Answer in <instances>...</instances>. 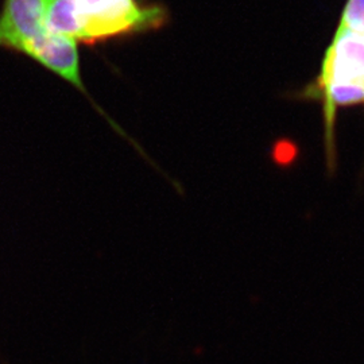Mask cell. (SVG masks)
I'll use <instances>...</instances> for the list:
<instances>
[{
	"label": "cell",
	"mask_w": 364,
	"mask_h": 364,
	"mask_svg": "<svg viewBox=\"0 0 364 364\" xmlns=\"http://www.w3.org/2000/svg\"><path fill=\"white\" fill-rule=\"evenodd\" d=\"M338 27L364 33V0H347Z\"/></svg>",
	"instance_id": "5b68a950"
},
{
	"label": "cell",
	"mask_w": 364,
	"mask_h": 364,
	"mask_svg": "<svg viewBox=\"0 0 364 364\" xmlns=\"http://www.w3.org/2000/svg\"><path fill=\"white\" fill-rule=\"evenodd\" d=\"M49 0H3L0 9V49L23 54L27 46L42 38Z\"/></svg>",
	"instance_id": "277c9868"
},
{
	"label": "cell",
	"mask_w": 364,
	"mask_h": 364,
	"mask_svg": "<svg viewBox=\"0 0 364 364\" xmlns=\"http://www.w3.org/2000/svg\"><path fill=\"white\" fill-rule=\"evenodd\" d=\"M169 13L144 0H49L48 30L95 48L165 26Z\"/></svg>",
	"instance_id": "6da1fadb"
},
{
	"label": "cell",
	"mask_w": 364,
	"mask_h": 364,
	"mask_svg": "<svg viewBox=\"0 0 364 364\" xmlns=\"http://www.w3.org/2000/svg\"><path fill=\"white\" fill-rule=\"evenodd\" d=\"M22 55L33 60L43 69L49 70L53 75L58 76L69 85H72L75 90H77L84 97L88 99L90 105L105 117V120H108L112 129L124 135L120 127L117 126V123L100 108V105H96V102L87 90L81 75L80 49L75 39L48 31L42 38L37 39L36 42L28 45Z\"/></svg>",
	"instance_id": "3957f363"
},
{
	"label": "cell",
	"mask_w": 364,
	"mask_h": 364,
	"mask_svg": "<svg viewBox=\"0 0 364 364\" xmlns=\"http://www.w3.org/2000/svg\"><path fill=\"white\" fill-rule=\"evenodd\" d=\"M302 97L318 102L324 117V146L328 166L336 159L338 111L364 105V33L338 27L328 46L320 72Z\"/></svg>",
	"instance_id": "7a4b0ae2"
}]
</instances>
